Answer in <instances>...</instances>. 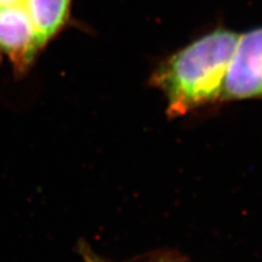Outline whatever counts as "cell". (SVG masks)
I'll return each mask as SVG.
<instances>
[{
  "mask_svg": "<svg viewBox=\"0 0 262 262\" xmlns=\"http://www.w3.org/2000/svg\"><path fill=\"white\" fill-rule=\"evenodd\" d=\"M22 2H23V0H0V6L19 4V3H22Z\"/></svg>",
  "mask_w": 262,
  "mask_h": 262,
  "instance_id": "52a82bcc",
  "label": "cell"
},
{
  "mask_svg": "<svg viewBox=\"0 0 262 262\" xmlns=\"http://www.w3.org/2000/svg\"><path fill=\"white\" fill-rule=\"evenodd\" d=\"M262 100V27L239 34L220 102Z\"/></svg>",
  "mask_w": 262,
  "mask_h": 262,
  "instance_id": "7a4b0ae2",
  "label": "cell"
},
{
  "mask_svg": "<svg viewBox=\"0 0 262 262\" xmlns=\"http://www.w3.org/2000/svg\"><path fill=\"white\" fill-rule=\"evenodd\" d=\"M81 253L84 262H96L94 258V252L88 246H81Z\"/></svg>",
  "mask_w": 262,
  "mask_h": 262,
  "instance_id": "5b68a950",
  "label": "cell"
},
{
  "mask_svg": "<svg viewBox=\"0 0 262 262\" xmlns=\"http://www.w3.org/2000/svg\"><path fill=\"white\" fill-rule=\"evenodd\" d=\"M22 3L44 45L69 18L71 0H23Z\"/></svg>",
  "mask_w": 262,
  "mask_h": 262,
  "instance_id": "277c9868",
  "label": "cell"
},
{
  "mask_svg": "<svg viewBox=\"0 0 262 262\" xmlns=\"http://www.w3.org/2000/svg\"><path fill=\"white\" fill-rule=\"evenodd\" d=\"M239 33L217 28L170 55L150 84L165 96L167 115L184 116L220 101Z\"/></svg>",
  "mask_w": 262,
  "mask_h": 262,
  "instance_id": "6da1fadb",
  "label": "cell"
},
{
  "mask_svg": "<svg viewBox=\"0 0 262 262\" xmlns=\"http://www.w3.org/2000/svg\"><path fill=\"white\" fill-rule=\"evenodd\" d=\"M43 46L23 3L0 6V52L16 69H26Z\"/></svg>",
  "mask_w": 262,
  "mask_h": 262,
  "instance_id": "3957f363",
  "label": "cell"
},
{
  "mask_svg": "<svg viewBox=\"0 0 262 262\" xmlns=\"http://www.w3.org/2000/svg\"><path fill=\"white\" fill-rule=\"evenodd\" d=\"M94 258H95V261L96 262H110V261H106L102 258H100L98 256H96L94 253ZM150 262H184L183 260H178V259H175V258H168V257H163V258H159L157 260L154 261H150Z\"/></svg>",
  "mask_w": 262,
  "mask_h": 262,
  "instance_id": "8992f818",
  "label": "cell"
}]
</instances>
